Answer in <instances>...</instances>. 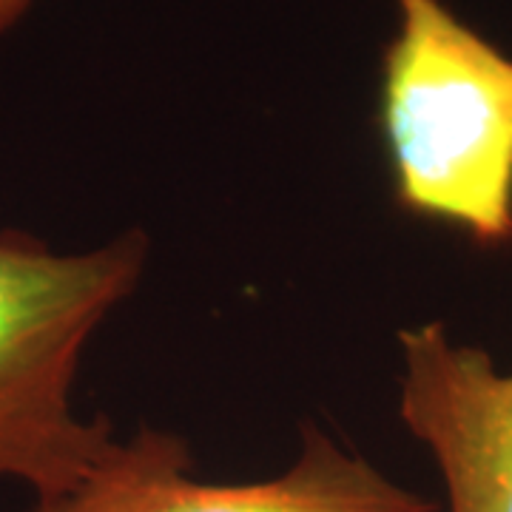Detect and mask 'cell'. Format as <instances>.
<instances>
[{"label": "cell", "mask_w": 512, "mask_h": 512, "mask_svg": "<svg viewBox=\"0 0 512 512\" xmlns=\"http://www.w3.org/2000/svg\"><path fill=\"white\" fill-rule=\"evenodd\" d=\"M399 416L439 467L447 512H512V370L441 322L399 333Z\"/></svg>", "instance_id": "4"}, {"label": "cell", "mask_w": 512, "mask_h": 512, "mask_svg": "<svg viewBox=\"0 0 512 512\" xmlns=\"http://www.w3.org/2000/svg\"><path fill=\"white\" fill-rule=\"evenodd\" d=\"M32 512H436L365 456L308 427L288 470L259 481H202L177 433L140 427L114 439L69 490L35 498Z\"/></svg>", "instance_id": "3"}, {"label": "cell", "mask_w": 512, "mask_h": 512, "mask_svg": "<svg viewBox=\"0 0 512 512\" xmlns=\"http://www.w3.org/2000/svg\"><path fill=\"white\" fill-rule=\"evenodd\" d=\"M379 126L393 200L478 248L512 245V57L444 0H393Z\"/></svg>", "instance_id": "1"}, {"label": "cell", "mask_w": 512, "mask_h": 512, "mask_svg": "<svg viewBox=\"0 0 512 512\" xmlns=\"http://www.w3.org/2000/svg\"><path fill=\"white\" fill-rule=\"evenodd\" d=\"M148 234L123 231L92 251H55L18 228L0 231V476L69 490L114 441L106 416L72 402L83 350L143 282Z\"/></svg>", "instance_id": "2"}, {"label": "cell", "mask_w": 512, "mask_h": 512, "mask_svg": "<svg viewBox=\"0 0 512 512\" xmlns=\"http://www.w3.org/2000/svg\"><path fill=\"white\" fill-rule=\"evenodd\" d=\"M32 0H0V35L15 29L18 20L29 12Z\"/></svg>", "instance_id": "5"}]
</instances>
